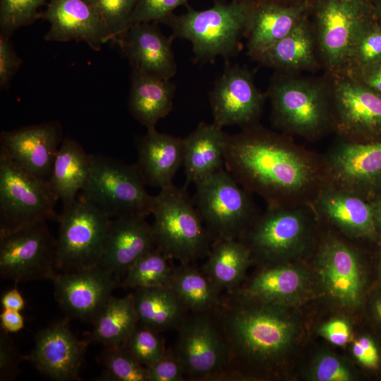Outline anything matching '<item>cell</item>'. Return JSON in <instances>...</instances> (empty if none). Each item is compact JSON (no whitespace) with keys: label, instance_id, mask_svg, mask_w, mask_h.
Listing matches in <instances>:
<instances>
[{"label":"cell","instance_id":"cell-56","mask_svg":"<svg viewBox=\"0 0 381 381\" xmlns=\"http://www.w3.org/2000/svg\"><path fill=\"white\" fill-rule=\"evenodd\" d=\"M378 273L380 279L381 280V248L379 253Z\"/></svg>","mask_w":381,"mask_h":381},{"label":"cell","instance_id":"cell-34","mask_svg":"<svg viewBox=\"0 0 381 381\" xmlns=\"http://www.w3.org/2000/svg\"><path fill=\"white\" fill-rule=\"evenodd\" d=\"M90 339L104 347L123 345L139 323L133 294L111 296L92 322Z\"/></svg>","mask_w":381,"mask_h":381},{"label":"cell","instance_id":"cell-24","mask_svg":"<svg viewBox=\"0 0 381 381\" xmlns=\"http://www.w3.org/2000/svg\"><path fill=\"white\" fill-rule=\"evenodd\" d=\"M145 218L130 216L110 220L99 265L120 282L140 257L155 247L152 226Z\"/></svg>","mask_w":381,"mask_h":381},{"label":"cell","instance_id":"cell-50","mask_svg":"<svg viewBox=\"0 0 381 381\" xmlns=\"http://www.w3.org/2000/svg\"><path fill=\"white\" fill-rule=\"evenodd\" d=\"M1 329L7 333H16L25 327V319L20 311L3 309L0 314Z\"/></svg>","mask_w":381,"mask_h":381},{"label":"cell","instance_id":"cell-57","mask_svg":"<svg viewBox=\"0 0 381 381\" xmlns=\"http://www.w3.org/2000/svg\"><path fill=\"white\" fill-rule=\"evenodd\" d=\"M363 1L370 3V1H373V0H363Z\"/></svg>","mask_w":381,"mask_h":381},{"label":"cell","instance_id":"cell-36","mask_svg":"<svg viewBox=\"0 0 381 381\" xmlns=\"http://www.w3.org/2000/svg\"><path fill=\"white\" fill-rule=\"evenodd\" d=\"M169 259L156 247L140 257L127 271L121 286L134 290L169 285L173 268Z\"/></svg>","mask_w":381,"mask_h":381},{"label":"cell","instance_id":"cell-52","mask_svg":"<svg viewBox=\"0 0 381 381\" xmlns=\"http://www.w3.org/2000/svg\"><path fill=\"white\" fill-rule=\"evenodd\" d=\"M371 312L376 323L381 326V289L375 294L373 299Z\"/></svg>","mask_w":381,"mask_h":381},{"label":"cell","instance_id":"cell-23","mask_svg":"<svg viewBox=\"0 0 381 381\" xmlns=\"http://www.w3.org/2000/svg\"><path fill=\"white\" fill-rule=\"evenodd\" d=\"M173 40L165 36L156 23L142 22L131 24L116 44L132 69L170 80L177 71Z\"/></svg>","mask_w":381,"mask_h":381},{"label":"cell","instance_id":"cell-38","mask_svg":"<svg viewBox=\"0 0 381 381\" xmlns=\"http://www.w3.org/2000/svg\"><path fill=\"white\" fill-rule=\"evenodd\" d=\"M381 60V22L371 16L359 30L344 70L347 73Z\"/></svg>","mask_w":381,"mask_h":381},{"label":"cell","instance_id":"cell-46","mask_svg":"<svg viewBox=\"0 0 381 381\" xmlns=\"http://www.w3.org/2000/svg\"><path fill=\"white\" fill-rule=\"evenodd\" d=\"M21 59L14 51L9 36L0 35V86L5 87L21 65Z\"/></svg>","mask_w":381,"mask_h":381},{"label":"cell","instance_id":"cell-1","mask_svg":"<svg viewBox=\"0 0 381 381\" xmlns=\"http://www.w3.org/2000/svg\"><path fill=\"white\" fill-rule=\"evenodd\" d=\"M224 168L269 207L312 206L328 184L323 155L259 123L228 134Z\"/></svg>","mask_w":381,"mask_h":381},{"label":"cell","instance_id":"cell-7","mask_svg":"<svg viewBox=\"0 0 381 381\" xmlns=\"http://www.w3.org/2000/svg\"><path fill=\"white\" fill-rule=\"evenodd\" d=\"M89 179L79 193L109 218L152 213L154 197L148 194L135 164L92 155Z\"/></svg>","mask_w":381,"mask_h":381},{"label":"cell","instance_id":"cell-15","mask_svg":"<svg viewBox=\"0 0 381 381\" xmlns=\"http://www.w3.org/2000/svg\"><path fill=\"white\" fill-rule=\"evenodd\" d=\"M328 184L372 202L381 193V140H337L323 155Z\"/></svg>","mask_w":381,"mask_h":381},{"label":"cell","instance_id":"cell-51","mask_svg":"<svg viewBox=\"0 0 381 381\" xmlns=\"http://www.w3.org/2000/svg\"><path fill=\"white\" fill-rule=\"evenodd\" d=\"M1 304L3 309L21 311L25 306V301L20 292L13 288L4 293Z\"/></svg>","mask_w":381,"mask_h":381},{"label":"cell","instance_id":"cell-10","mask_svg":"<svg viewBox=\"0 0 381 381\" xmlns=\"http://www.w3.org/2000/svg\"><path fill=\"white\" fill-rule=\"evenodd\" d=\"M58 272H68L99 265L111 219L80 194L58 216Z\"/></svg>","mask_w":381,"mask_h":381},{"label":"cell","instance_id":"cell-17","mask_svg":"<svg viewBox=\"0 0 381 381\" xmlns=\"http://www.w3.org/2000/svg\"><path fill=\"white\" fill-rule=\"evenodd\" d=\"M54 295L70 315L92 322L120 280L100 265L68 272H58L52 279Z\"/></svg>","mask_w":381,"mask_h":381},{"label":"cell","instance_id":"cell-28","mask_svg":"<svg viewBox=\"0 0 381 381\" xmlns=\"http://www.w3.org/2000/svg\"><path fill=\"white\" fill-rule=\"evenodd\" d=\"M228 134L213 122H200L183 140V166L186 186L195 183L224 168Z\"/></svg>","mask_w":381,"mask_h":381},{"label":"cell","instance_id":"cell-18","mask_svg":"<svg viewBox=\"0 0 381 381\" xmlns=\"http://www.w3.org/2000/svg\"><path fill=\"white\" fill-rule=\"evenodd\" d=\"M316 263L321 282L332 298L345 306L360 303L364 275L360 255L353 246L329 235L318 246Z\"/></svg>","mask_w":381,"mask_h":381},{"label":"cell","instance_id":"cell-27","mask_svg":"<svg viewBox=\"0 0 381 381\" xmlns=\"http://www.w3.org/2000/svg\"><path fill=\"white\" fill-rule=\"evenodd\" d=\"M304 8L274 2L253 4L245 33L248 55L251 57L289 34L305 18Z\"/></svg>","mask_w":381,"mask_h":381},{"label":"cell","instance_id":"cell-8","mask_svg":"<svg viewBox=\"0 0 381 381\" xmlns=\"http://www.w3.org/2000/svg\"><path fill=\"white\" fill-rule=\"evenodd\" d=\"M194 184L193 202L214 241L239 239L259 214L251 194L225 168Z\"/></svg>","mask_w":381,"mask_h":381},{"label":"cell","instance_id":"cell-48","mask_svg":"<svg viewBox=\"0 0 381 381\" xmlns=\"http://www.w3.org/2000/svg\"><path fill=\"white\" fill-rule=\"evenodd\" d=\"M319 333L332 344L344 346L351 339V330L348 322L335 319L324 324L320 328Z\"/></svg>","mask_w":381,"mask_h":381},{"label":"cell","instance_id":"cell-5","mask_svg":"<svg viewBox=\"0 0 381 381\" xmlns=\"http://www.w3.org/2000/svg\"><path fill=\"white\" fill-rule=\"evenodd\" d=\"M151 214L155 247L169 260L191 264L209 254L212 238L186 186L161 188Z\"/></svg>","mask_w":381,"mask_h":381},{"label":"cell","instance_id":"cell-44","mask_svg":"<svg viewBox=\"0 0 381 381\" xmlns=\"http://www.w3.org/2000/svg\"><path fill=\"white\" fill-rule=\"evenodd\" d=\"M312 377L317 381H349L353 376L337 357L325 354L320 356L315 363Z\"/></svg>","mask_w":381,"mask_h":381},{"label":"cell","instance_id":"cell-4","mask_svg":"<svg viewBox=\"0 0 381 381\" xmlns=\"http://www.w3.org/2000/svg\"><path fill=\"white\" fill-rule=\"evenodd\" d=\"M252 6L244 1H217L205 10L172 14L163 23L171 28L173 39L190 42L196 61L212 63L217 56L227 59L238 52Z\"/></svg>","mask_w":381,"mask_h":381},{"label":"cell","instance_id":"cell-54","mask_svg":"<svg viewBox=\"0 0 381 381\" xmlns=\"http://www.w3.org/2000/svg\"><path fill=\"white\" fill-rule=\"evenodd\" d=\"M373 13L376 19L381 22V0H373Z\"/></svg>","mask_w":381,"mask_h":381},{"label":"cell","instance_id":"cell-25","mask_svg":"<svg viewBox=\"0 0 381 381\" xmlns=\"http://www.w3.org/2000/svg\"><path fill=\"white\" fill-rule=\"evenodd\" d=\"M135 147V165L146 186L161 189L173 184L176 171L183 165V138L153 128L136 138Z\"/></svg>","mask_w":381,"mask_h":381},{"label":"cell","instance_id":"cell-33","mask_svg":"<svg viewBox=\"0 0 381 381\" xmlns=\"http://www.w3.org/2000/svg\"><path fill=\"white\" fill-rule=\"evenodd\" d=\"M250 251L240 239L214 241L201 270L222 291L236 289L251 261Z\"/></svg>","mask_w":381,"mask_h":381},{"label":"cell","instance_id":"cell-32","mask_svg":"<svg viewBox=\"0 0 381 381\" xmlns=\"http://www.w3.org/2000/svg\"><path fill=\"white\" fill-rule=\"evenodd\" d=\"M134 306L139 323L159 332L177 329L187 310L169 285L135 290Z\"/></svg>","mask_w":381,"mask_h":381},{"label":"cell","instance_id":"cell-53","mask_svg":"<svg viewBox=\"0 0 381 381\" xmlns=\"http://www.w3.org/2000/svg\"><path fill=\"white\" fill-rule=\"evenodd\" d=\"M372 202L374 208V216L378 240L381 241V193Z\"/></svg>","mask_w":381,"mask_h":381},{"label":"cell","instance_id":"cell-13","mask_svg":"<svg viewBox=\"0 0 381 381\" xmlns=\"http://www.w3.org/2000/svg\"><path fill=\"white\" fill-rule=\"evenodd\" d=\"M373 16L370 3L363 0L318 1L313 30L327 73L344 70L359 30Z\"/></svg>","mask_w":381,"mask_h":381},{"label":"cell","instance_id":"cell-45","mask_svg":"<svg viewBox=\"0 0 381 381\" xmlns=\"http://www.w3.org/2000/svg\"><path fill=\"white\" fill-rule=\"evenodd\" d=\"M1 330L0 333V380H8L14 378L18 372L20 356L8 335Z\"/></svg>","mask_w":381,"mask_h":381},{"label":"cell","instance_id":"cell-26","mask_svg":"<svg viewBox=\"0 0 381 381\" xmlns=\"http://www.w3.org/2000/svg\"><path fill=\"white\" fill-rule=\"evenodd\" d=\"M251 58L277 72L313 71L321 64L314 30L303 18L286 36Z\"/></svg>","mask_w":381,"mask_h":381},{"label":"cell","instance_id":"cell-2","mask_svg":"<svg viewBox=\"0 0 381 381\" xmlns=\"http://www.w3.org/2000/svg\"><path fill=\"white\" fill-rule=\"evenodd\" d=\"M211 313L228 350L223 380L236 378L243 365L269 369L289 349L296 332L284 306L253 298L241 290L227 291Z\"/></svg>","mask_w":381,"mask_h":381},{"label":"cell","instance_id":"cell-40","mask_svg":"<svg viewBox=\"0 0 381 381\" xmlns=\"http://www.w3.org/2000/svg\"><path fill=\"white\" fill-rule=\"evenodd\" d=\"M92 4L104 20L111 35L117 43L130 25V19L138 0H86Z\"/></svg>","mask_w":381,"mask_h":381},{"label":"cell","instance_id":"cell-6","mask_svg":"<svg viewBox=\"0 0 381 381\" xmlns=\"http://www.w3.org/2000/svg\"><path fill=\"white\" fill-rule=\"evenodd\" d=\"M318 221L312 206L267 207L239 239L248 248L251 259L277 265L302 254L311 246Z\"/></svg>","mask_w":381,"mask_h":381},{"label":"cell","instance_id":"cell-22","mask_svg":"<svg viewBox=\"0 0 381 381\" xmlns=\"http://www.w3.org/2000/svg\"><path fill=\"white\" fill-rule=\"evenodd\" d=\"M312 207L322 220L349 237L378 240L373 202L353 193L326 185Z\"/></svg>","mask_w":381,"mask_h":381},{"label":"cell","instance_id":"cell-20","mask_svg":"<svg viewBox=\"0 0 381 381\" xmlns=\"http://www.w3.org/2000/svg\"><path fill=\"white\" fill-rule=\"evenodd\" d=\"M87 346L71 331L67 319L52 323L40 331L34 348L23 357L52 380H78Z\"/></svg>","mask_w":381,"mask_h":381},{"label":"cell","instance_id":"cell-3","mask_svg":"<svg viewBox=\"0 0 381 381\" xmlns=\"http://www.w3.org/2000/svg\"><path fill=\"white\" fill-rule=\"evenodd\" d=\"M272 123L281 133L315 141L333 132L329 80L277 72L267 92Z\"/></svg>","mask_w":381,"mask_h":381},{"label":"cell","instance_id":"cell-42","mask_svg":"<svg viewBox=\"0 0 381 381\" xmlns=\"http://www.w3.org/2000/svg\"><path fill=\"white\" fill-rule=\"evenodd\" d=\"M188 0H138L130 19V25L136 23H164L179 6ZM129 25V26H130Z\"/></svg>","mask_w":381,"mask_h":381},{"label":"cell","instance_id":"cell-9","mask_svg":"<svg viewBox=\"0 0 381 381\" xmlns=\"http://www.w3.org/2000/svg\"><path fill=\"white\" fill-rule=\"evenodd\" d=\"M58 200L49 180L0 154V232L58 219Z\"/></svg>","mask_w":381,"mask_h":381},{"label":"cell","instance_id":"cell-12","mask_svg":"<svg viewBox=\"0 0 381 381\" xmlns=\"http://www.w3.org/2000/svg\"><path fill=\"white\" fill-rule=\"evenodd\" d=\"M330 83L333 133L339 140H381V94L346 73H327Z\"/></svg>","mask_w":381,"mask_h":381},{"label":"cell","instance_id":"cell-49","mask_svg":"<svg viewBox=\"0 0 381 381\" xmlns=\"http://www.w3.org/2000/svg\"><path fill=\"white\" fill-rule=\"evenodd\" d=\"M343 73L351 75L363 85L381 94V60Z\"/></svg>","mask_w":381,"mask_h":381},{"label":"cell","instance_id":"cell-37","mask_svg":"<svg viewBox=\"0 0 381 381\" xmlns=\"http://www.w3.org/2000/svg\"><path fill=\"white\" fill-rule=\"evenodd\" d=\"M100 363L104 368L102 380L147 381V368L132 355L125 344L104 347Z\"/></svg>","mask_w":381,"mask_h":381},{"label":"cell","instance_id":"cell-55","mask_svg":"<svg viewBox=\"0 0 381 381\" xmlns=\"http://www.w3.org/2000/svg\"><path fill=\"white\" fill-rule=\"evenodd\" d=\"M238 1H244L251 4H257V3H261V2H274L278 4H282L281 0H235Z\"/></svg>","mask_w":381,"mask_h":381},{"label":"cell","instance_id":"cell-16","mask_svg":"<svg viewBox=\"0 0 381 381\" xmlns=\"http://www.w3.org/2000/svg\"><path fill=\"white\" fill-rule=\"evenodd\" d=\"M265 99L247 68L226 65L210 92L213 123L222 128L233 125L243 128L258 124Z\"/></svg>","mask_w":381,"mask_h":381},{"label":"cell","instance_id":"cell-19","mask_svg":"<svg viewBox=\"0 0 381 381\" xmlns=\"http://www.w3.org/2000/svg\"><path fill=\"white\" fill-rule=\"evenodd\" d=\"M63 139L61 126L54 121L4 131L0 136V154L29 173L48 180Z\"/></svg>","mask_w":381,"mask_h":381},{"label":"cell","instance_id":"cell-29","mask_svg":"<svg viewBox=\"0 0 381 381\" xmlns=\"http://www.w3.org/2000/svg\"><path fill=\"white\" fill-rule=\"evenodd\" d=\"M175 90L176 86L170 80L132 69L129 111L147 129L155 128L158 121L172 110Z\"/></svg>","mask_w":381,"mask_h":381},{"label":"cell","instance_id":"cell-35","mask_svg":"<svg viewBox=\"0 0 381 381\" xmlns=\"http://www.w3.org/2000/svg\"><path fill=\"white\" fill-rule=\"evenodd\" d=\"M170 287L191 312H208L220 301L221 291L200 270L191 264H181L173 268Z\"/></svg>","mask_w":381,"mask_h":381},{"label":"cell","instance_id":"cell-47","mask_svg":"<svg viewBox=\"0 0 381 381\" xmlns=\"http://www.w3.org/2000/svg\"><path fill=\"white\" fill-rule=\"evenodd\" d=\"M355 358L365 367L377 368L380 363V354L374 341L368 336L356 340L352 346Z\"/></svg>","mask_w":381,"mask_h":381},{"label":"cell","instance_id":"cell-43","mask_svg":"<svg viewBox=\"0 0 381 381\" xmlns=\"http://www.w3.org/2000/svg\"><path fill=\"white\" fill-rule=\"evenodd\" d=\"M146 368L147 381H181L186 378L183 367L174 352L165 351Z\"/></svg>","mask_w":381,"mask_h":381},{"label":"cell","instance_id":"cell-31","mask_svg":"<svg viewBox=\"0 0 381 381\" xmlns=\"http://www.w3.org/2000/svg\"><path fill=\"white\" fill-rule=\"evenodd\" d=\"M303 270L285 262L269 265L241 291L261 301L287 306L298 298L307 286L308 277Z\"/></svg>","mask_w":381,"mask_h":381},{"label":"cell","instance_id":"cell-41","mask_svg":"<svg viewBox=\"0 0 381 381\" xmlns=\"http://www.w3.org/2000/svg\"><path fill=\"white\" fill-rule=\"evenodd\" d=\"M157 333L138 323L125 344L132 355L145 367L158 360L166 351Z\"/></svg>","mask_w":381,"mask_h":381},{"label":"cell","instance_id":"cell-30","mask_svg":"<svg viewBox=\"0 0 381 381\" xmlns=\"http://www.w3.org/2000/svg\"><path fill=\"white\" fill-rule=\"evenodd\" d=\"M90 169V154L75 140L64 138L48 179L62 203V210L68 209L75 202L89 179Z\"/></svg>","mask_w":381,"mask_h":381},{"label":"cell","instance_id":"cell-11","mask_svg":"<svg viewBox=\"0 0 381 381\" xmlns=\"http://www.w3.org/2000/svg\"><path fill=\"white\" fill-rule=\"evenodd\" d=\"M56 238L47 222L0 232V276L16 283L53 279Z\"/></svg>","mask_w":381,"mask_h":381},{"label":"cell","instance_id":"cell-14","mask_svg":"<svg viewBox=\"0 0 381 381\" xmlns=\"http://www.w3.org/2000/svg\"><path fill=\"white\" fill-rule=\"evenodd\" d=\"M174 351L186 377L194 380H220L226 373L227 347L210 311L192 312L177 328Z\"/></svg>","mask_w":381,"mask_h":381},{"label":"cell","instance_id":"cell-39","mask_svg":"<svg viewBox=\"0 0 381 381\" xmlns=\"http://www.w3.org/2000/svg\"><path fill=\"white\" fill-rule=\"evenodd\" d=\"M48 0H0L1 33L10 36L40 18L38 9Z\"/></svg>","mask_w":381,"mask_h":381},{"label":"cell","instance_id":"cell-21","mask_svg":"<svg viewBox=\"0 0 381 381\" xmlns=\"http://www.w3.org/2000/svg\"><path fill=\"white\" fill-rule=\"evenodd\" d=\"M40 18L50 24L44 35L48 42L82 41L99 51L104 44L111 41L104 20L86 0H48Z\"/></svg>","mask_w":381,"mask_h":381}]
</instances>
